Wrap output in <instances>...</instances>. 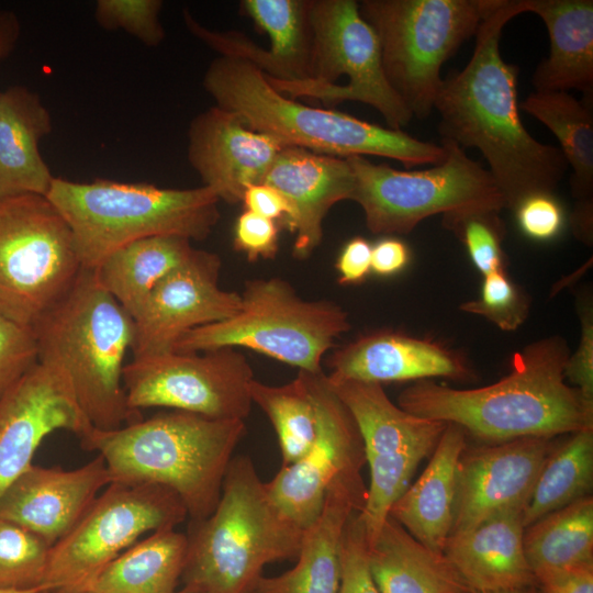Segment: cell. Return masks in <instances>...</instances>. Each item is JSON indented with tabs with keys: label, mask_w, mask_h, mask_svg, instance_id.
<instances>
[{
	"label": "cell",
	"mask_w": 593,
	"mask_h": 593,
	"mask_svg": "<svg viewBox=\"0 0 593 593\" xmlns=\"http://www.w3.org/2000/svg\"><path fill=\"white\" fill-rule=\"evenodd\" d=\"M522 13H527L525 0H494L477 30L468 64L443 79L434 105L441 139L480 150L512 211L529 195L553 193L568 168L559 147L538 142L524 126L519 68L501 55L502 31Z\"/></svg>",
	"instance_id": "6da1fadb"
},
{
	"label": "cell",
	"mask_w": 593,
	"mask_h": 593,
	"mask_svg": "<svg viewBox=\"0 0 593 593\" xmlns=\"http://www.w3.org/2000/svg\"><path fill=\"white\" fill-rule=\"evenodd\" d=\"M570 354L560 336L537 339L515 351L508 373L492 384L456 389L419 380L400 393L398 405L489 444L593 428V402L566 380Z\"/></svg>",
	"instance_id": "7a4b0ae2"
},
{
	"label": "cell",
	"mask_w": 593,
	"mask_h": 593,
	"mask_svg": "<svg viewBox=\"0 0 593 593\" xmlns=\"http://www.w3.org/2000/svg\"><path fill=\"white\" fill-rule=\"evenodd\" d=\"M245 433L242 419L171 410L116 429L92 428L80 445L103 458L112 482L164 485L181 499L190 521H200L216 507Z\"/></svg>",
	"instance_id": "3957f363"
},
{
	"label": "cell",
	"mask_w": 593,
	"mask_h": 593,
	"mask_svg": "<svg viewBox=\"0 0 593 593\" xmlns=\"http://www.w3.org/2000/svg\"><path fill=\"white\" fill-rule=\"evenodd\" d=\"M37 361L59 368L93 428L142 419L126 400L122 374L134 340V318L82 268L71 289L31 327Z\"/></svg>",
	"instance_id": "277c9868"
},
{
	"label": "cell",
	"mask_w": 593,
	"mask_h": 593,
	"mask_svg": "<svg viewBox=\"0 0 593 593\" xmlns=\"http://www.w3.org/2000/svg\"><path fill=\"white\" fill-rule=\"evenodd\" d=\"M203 87L216 107L237 113L250 128L271 136L282 146L342 158L380 156L406 168L434 166L446 157L441 144L291 99L277 91L260 69L240 58H215L204 74Z\"/></svg>",
	"instance_id": "5b68a950"
},
{
	"label": "cell",
	"mask_w": 593,
	"mask_h": 593,
	"mask_svg": "<svg viewBox=\"0 0 593 593\" xmlns=\"http://www.w3.org/2000/svg\"><path fill=\"white\" fill-rule=\"evenodd\" d=\"M184 593H253L266 564L296 559L303 529L271 502L248 456L233 457L220 501L190 521Z\"/></svg>",
	"instance_id": "8992f818"
},
{
	"label": "cell",
	"mask_w": 593,
	"mask_h": 593,
	"mask_svg": "<svg viewBox=\"0 0 593 593\" xmlns=\"http://www.w3.org/2000/svg\"><path fill=\"white\" fill-rule=\"evenodd\" d=\"M46 198L67 222L81 267L96 269L136 240L180 236L203 240L220 219L217 194L209 187L159 188L144 182L55 177Z\"/></svg>",
	"instance_id": "52a82bcc"
},
{
	"label": "cell",
	"mask_w": 593,
	"mask_h": 593,
	"mask_svg": "<svg viewBox=\"0 0 593 593\" xmlns=\"http://www.w3.org/2000/svg\"><path fill=\"white\" fill-rule=\"evenodd\" d=\"M239 294L236 314L188 331L172 350L247 348L299 370L322 372L324 356L350 328L348 313L339 304L304 300L279 277L248 280Z\"/></svg>",
	"instance_id": "ba28073f"
},
{
	"label": "cell",
	"mask_w": 593,
	"mask_h": 593,
	"mask_svg": "<svg viewBox=\"0 0 593 593\" xmlns=\"http://www.w3.org/2000/svg\"><path fill=\"white\" fill-rule=\"evenodd\" d=\"M385 78L413 118L434 110L443 65L477 30L494 0H362Z\"/></svg>",
	"instance_id": "9c48e42d"
},
{
	"label": "cell",
	"mask_w": 593,
	"mask_h": 593,
	"mask_svg": "<svg viewBox=\"0 0 593 593\" xmlns=\"http://www.w3.org/2000/svg\"><path fill=\"white\" fill-rule=\"evenodd\" d=\"M445 159L429 169L401 171L348 156L355 179L351 200L365 214L373 234H409L419 222L437 214L469 210L501 211L505 202L488 169L456 143L441 139Z\"/></svg>",
	"instance_id": "30bf717a"
},
{
	"label": "cell",
	"mask_w": 593,
	"mask_h": 593,
	"mask_svg": "<svg viewBox=\"0 0 593 593\" xmlns=\"http://www.w3.org/2000/svg\"><path fill=\"white\" fill-rule=\"evenodd\" d=\"M81 269L71 231L46 195L0 197V316L31 328Z\"/></svg>",
	"instance_id": "8fae6325"
},
{
	"label": "cell",
	"mask_w": 593,
	"mask_h": 593,
	"mask_svg": "<svg viewBox=\"0 0 593 593\" xmlns=\"http://www.w3.org/2000/svg\"><path fill=\"white\" fill-rule=\"evenodd\" d=\"M313 55L306 80L266 78L282 94L326 107L356 101L374 108L388 127L401 131L413 115L389 85L378 36L355 0H311Z\"/></svg>",
	"instance_id": "7c38bea8"
},
{
	"label": "cell",
	"mask_w": 593,
	"mask_h": 593,
	"mask_svg": "<svg viewBox=\"0 0 593 593\" xmlns=\"http://www.w3.org/2000/svg\"><path fill=\"white\" fill-rule=\"evenodd\" d=\"M188 517L181 499L152 483H110L79 523L51 547L44 585L77 593L113 559L160 529L176 528Z\"/></svg>",
	"instance_id": "4fadbf2b"
},
{
	"label": "cell",
	"mask_w": 593,
	"mask_h": 593,
	"mask_svg": "<svg viewBox=\"0 0 593 593\" xmlns=\"http://www.w3.org/2000/svg\"><path fill=\"white\" fill-rule=\"evenodd\" d=\"M351 413L362 438L370 483L360 512L370 544L393 503L411 484L418 465L430 456L447 423L411 414L394 404L382 384L327 374Z\"/></svg>",
	"instance_id": "5bb4252c"
},
{
	"label": "cell",
	"mask_w": 593,
	"mask_h": 593,
	"mask_svg": "<svg viewBox=\"0 0 593 593\" xmlns=\"http://www.w3.org/2000/svg\"><path fill=\"white\" fill-rule=\"evenodd\" d=\"M253 368L237 348L200 353L174 350L133 358L123 368L128 406L165 407L217 419H242L253 402Z\"/></svg>",
	"instance_id": "9a60e30c"
},
{
	"label": "cell",
	"mask_w": 593,
	"mask_h": 593,
	"mask_svg": "<svg viewBox=\"0 0 593 593\" xmlns=\"http://www.w3.org/2000/svg\"><path fill=\"white\" fill-rule=\"evenodd\" d=\"M310 383L318 412L316 439L301 459L282 466L265 483L275 506L303 530L318 517L332 484L361 475L366 463L358 426L332 389L327 374L310 372Z\"/></svg>",
	"instance_id": "2e32d148"
},
{
	"label": "cell",
	"mask_w": 593,
	"mask_h": 593,
	"mask_svg": "<svg viewBox=\"0 0 593 593\" xmlns=\"http://www.w3.org/2000/svg\"><path fill=\"white\" fill-rule=\"evenodd\" d=\"M221 259L195 248L154 288L134 318L133 358L172 350L188 331L228 318L240 307V294L220 284Z\"/></svg>",
	"instance_id": "e0dca14e"
},
{
	"label": "cell",
	"mask_w": 593,
	"mask_h": 593,
	"mask_svg": "<svg viewBox=\"0 0 593 593\" xmlns=\"http://www.w3.org/2000/svg\"><path fill=\"white\" fill-rule=\"evenodd\" d=\"M92 428L65 372L37 362L0 400V495L48 435L67 430L81 440Z\"/></svg>",
	"instance_id": "ac0fdd59"
},
{
	"label": "cell",
	"mask_w": 593,
	"mask_h": 593,
	"mask_svg": "<svg viewBox=\"0 0 593 593\" xmlns=\"http://www.w3.org/2000/svg\"><path fill=\"white\" fill-rule=\"evenodd\" d=\"M552 438L525 437L465 448L458 467L451 534L506 511L526 508Z\"/></svg>",
	"instance_id": "d6986e66"
},
{
	"label": "cell",
	"mask_w": 593,
	"mask_h": 593,
	"mask_svg": "<svg viewBox=\"0 0 593 593\" xmlns=\"http://www.w3.org/2000/svg\"><path fill=\"white\" fill-rule=\"evenodd\" d=\"M239 9L269 36V49L239 32L210 30L188 10L182 16L188 31L221 56L244 59L273 79H309L313 55L311 0H242Z\"/></svg>",
	"instance_id": "ffe728a7"
},
{
	"label": "cell",
	"mask_w": 593,
	"mask_h": 593,
	"mask_svg": "<svg viewBox=\"0 0 593 593\" xmlns=\"http://www.w3.org/2000/svg\"><path fill=\"white\" fill-rule=\"evenodd\" d=\"M111 482L99 455L70 470L32 465L0 495V518L25 527L53 546L72 530Z\"/></svg>",
	"instance_id": "44dd1931"
},
{
	"label": "cell",
	"mask_w": 593,
	"mask_h": 593,
	"mask_svg": "<svg viewBox=\"0 0 593 593\" xmlns=\"http://www.w3.org/2000/svg\"><path fill=\"white\" fill-rule=\"evenodd\" d=\"M283 146L250 128L235 112L212 107L192 119L188 160L203 181L227 203L242 202L245 190L262 183Z\"/></svg>",
	"instance_id": "7402d4cb"
},
{
	"label": "cell",
	"mask_w": 593,
	"mask_h": 593,
	"mask_svg": "<svg viewBox=\"0 0 593 593\" xmlns=\"http://www.w3.org/2000/svg\"><path fill=\"white\" fill-rule=\"evenodd\" d=\"M332 374L367 382L446 378L469 382L475 373L467 357L444 344L394 331H376L335 349Z\"/></svg>",
	"instance_id": "603a6c76"
},
{
	"label": "cell",
	"mask_w": 593,
	"mask_h": 593,
	"mask_svg": "<svg viewBox=\"0 0 593 593\" xmlns=\"http://www.w3.org/2000/svg\"><path fill=\"white\" fill-rule=\"evenodd\" d=\"M262 183L279 191L292 209L293 256L303 260L323 239V222L333 205L351 200L354 174L345 158L283 146Z\"/></svg>",
	"instance_id": "cb8c5ba5"
},
{
	"label": "cell",
	"mask_w": 593,
	"mask_h": 593,
	"mask_svg": "<svg viewBox=\"0 0 593 593\" xmlns=\"http://www.w3.org/2000/svg\"><path fill=\"white\" fill-rule=\"evenodd\" d=\"M362 477L343 478L327 490L316 521L303 530L295 566L276 577H261L253 593H337L346 525L365 507Z\"/></svg>",
	"instance_id": "d4e9b609"
},
{
	"label": "cell",
	"mask_w": 593,
	"mask_h": 593,
	"mask_svg": "<svg viewBox=\"0 0 593 593\" xmlns=\"http://www.w3.org/2000/svg\"><path fill=\"white\" fill-rule=\"evenodd\" d=\"M524 530V510L502 512L451 534L443 553L472 593L534 586Z\"/></svg>",
	"instance_id": "484cf974"
},
{
	"label": "cell",
	"mask_w": 593,
	"mask_h": 593,
	"mask_svg": "<svg viewBox=\"0 0 593 593\" xmlns=\"http://www.w3.org/2000/svg\"><path fill=\"white\" fill-rule=\"evenodd\" d=\"M466 447L467 433L447 423L427 467L389 511L391 518L435 552H444L451 533L457 467Z\"/></svg>",
	"instance_id": "4316f807"
},
{
	"label": "cell",
	"mask_w": 593,
	"mask_h": 593,
	"mask_svg": "<svg viewBox=\"0 0 593 593\" xmlns=\"http://www.w3.org/2000/svg\"><path fill=\"white\" fill-rule=\"evenodd\" d=\"M49 110L22 85L0 91V197L46 195L54 176L40 152L52 131Z\"/></svg>",
	"instance_id": "83f0119b"
},
{
	"label": "cell",
	"mask_w": 593,
	"mask_h": 593,
	"mask_svg": "<svg viewBox=\"0 0 593 593\" xmlns=\"http://www.w3.org/2000/svg\"><path fill=\"white\" fill-rule=\"evenodd\" d=\"M547 27L550 51L533 75L536 91L593 94V1L525 0Z\"/></svg>",
	"instance_id": "f1b7e54d"
},
{
	"label": "cell",
	"mask_w": 593,
	"mask_h": 593,
	"mask_svg": "<svg viewBox=\"0 0 593 593\" xmlns=\"http://www.w3.org/2000/svg\"><path fill=\"white\" fill-rule=\"evenodd\" d=\"M368 564L380 593H472L444 553L425 547L390 516L368 544Z\"/></svg>",
	"instance_id": "f546056e"
},
{
	"label": "cell",
	"mask_w": 593,
	"mask_h": 593,
	"mask_svg": "<svg viewBox=\"0 0 593 593\" xmlns=\"http://www.w3.org/2000/svg\"><path fill=\"white\" fill-rule=\"evenodd\" d=\"M188 551L176 528L150 533L108 563L77 593H178Z\"/></svg>",
	"instance_id": "4dcf8cb0"
},
{
	"label": "cell",
	"mask_w": 593,
	"mask_h": 593,
	"mask_svg": "<svg viewBox=\"0 0 593 593\" xmlns=\"http://www.w3.org/2000/svg\"><path fill=\"white\" fill-rule=\"evenodd\" d=\"M194 249L184 237H147L118 249L93 271L101 287L135 318L159 281Z\"/></svg>",
	"instance_id": "1f68e13d"
},
{
	"label": "cell",
	"mask_w": 593,
	"mask_h": 593,
	"mask_svg": "<svg viewBox=\"0 0 593 593\" xmlns=\"http://www.w3.org/2000/svg\"><path fill=\"white\" fill-rule=\"evenodd\" d=\"M524 550L536 581L551 573L593 567L592 495L527 526Z\"/></svg>",
	"instance_id": "d6a6232c"
},
{
	"label": "cell",
	"mask_w": 593,
	"mask_h": 593,
	"mask_svg": "<svg viewBox=\"0 0 593 593\" xmlns=\"http://www.w3.org/2000/svg\"><path fill=\"white\" fill-rule=\"evenodd\" d=\"M592 97L578 100L567 91H534L518 104L557 137L572 168L570 186L577 201L593 199Z\"/></svg>",
	"instance_id": "836d02e7"
},
{
	"label": "cell",
	"mask_w": 593,
	"mask_h": 593,
	"mask_svg": "<svg viewBox=\"0 0 593 593\" xmlns=\"http://www.w3.org/2000/svg\"><path fill=\"white\" fill-rule=\"evenodd\" d=\"M545 461L524 511L525 528L540 517L591 495L593 428L573 434Z\"/></svg>",
	"instance_id": "e575fe53"
},
{
	"label": "cell",
	"mask_w": 593,
	"mask_h": 593,
	"mask_svg": "<svg viewBox=\"0 0 593 593\" xmlns=\"http://www.w3.org/2000/svg\"><path fill=\"white\" fill-rule=\"evenodd\" d=\"M251 402L269 418L282 455V466L301 459L314 444L318 432L317 405L310 383V372L299 370L282 385L253 380Z\"/></svg>",
	"instance_id": "d590c367"
},
{
	"label": "cell",
	"mask_w": 593,
	"mask_h": 593,
	"mask_svg": "<svg viewBox=\"0 0 593 593\" xmlns=\"http://www.w3.org/2000/svg\"><path fill=\"white\" fill-rule=\"evenodd\" d=\"M443 226L465 246L473 266L485 277L506 272L507 256L503 249L506 226L500 211L469 209L443 214Z\"/></svg>",
	"instance_id": "8d00e7d4"
},
{
	"label": "cell",
	"mask_w": 593,
	"mask_h": 593,
	"mask_svg": "<svg viewBox=\"0 0 593 593\" xmlns=\"http://www.w3.org/2000/svg\"><path fill=\"white\" fill-rule=\"evenodd\" d=\"M51 547L25 527L0 518V589L43 586Z\"/></svg>",
	"instance_id": "74e56055"
},
{
	"label": "cell",
	"mask_w": 593,
	"mask_h": 593,
	"mask_svg": "<svg viewBox=\"0 0 593 593\" xmlns=\"http://www.w3.org/2000/svg\"><path fill=\"white\" fill-rule=\"evenodd\" d=\"M483 278L480 296L461 303L459 309L484 317L502 331H516L529 315V296L506 272Z\"/></svg>",
	"instance_id": "f35d334b"
},
{
	"label": "cell",
	"mask_w": 593,
	"mask_h": 593,
	"mask_svg": "<svg viewBox=\"0 0 593 593\" xmlns=\"http://www.w3.org/2000/svg\"><path fill=\"white\" fill-rule=\"evenodd\" d=\"M160 0H98L94 19L107 31L123 30L148 47L165 40L159 20Z\"/></svg>",
	"instance_id": "ab89813d"
},
{
	"label": "cell",
	"mask_w": 593,
	"mask_h": 593,
	"mask_svg": "<svg viewBox=\"0 0 593 593\" xmlns=\"http://www.w3.org/2000/svg\"><path fill=\"white\" fill-rule=\"evenodd\" d=\"M337 593H380L369 570L368 540L360 512L353 513L344 532Z\"/></svg>",
	"instance_id": "60d3db41"
},
{
	"label": "cell",
	"mask_w": 593,
	"mask_h": 593,
	"mask_svg": "<svg viewBox=\"0 0 593 593\" xmlns=\"http://www.w3.org/2000/svg\"><path fill=\"white\" fill-rule=\"evenodd\" d=\"M37 362L32 329L0 316V400Z\"/></svg>",
	"instance_id": "b9f144b4"
},
{
	"label": "cell",
	"mask_w": 593,
	"mask_h": 593,
	"mask_svg": "<svg viewBox=\"0 0 593 593\" xmlns=\"http://www.w3.org/2000/svg\"><path fill=\"white\" fill-rule=\"evenodd\" d=\"M513 212L521 231L536 240L556 237L563 226V209L553 193L529 195Z\"/></svg>",
	"instance_id": "7bdbcfd3"
},
{
	"label": "cell",
	"mask_w": 593,
	"mask_h": 593,
	"mask_svg": "<svg viewBox=\"0 0 593 593\" xmlns=\"http://www.w3.org/2000/svg\"><path fill=\"white\" fill-rule=\"evenodd\" d=\"M578 314L580 342L567 360L564 376L571 387L578 389L589 402H593V310L588 295L578 301Z\"/></svg>",
	"instance_id": "ee69618b"
},
{
	"label": "cell",
	"mask_w": 593,
	"mask_h": 593,
	"mask_svg": "<svg viewBox=\"0 0 593 593\" xmlns=\"http://www.w3.org/2000/svg\"><path fill=\"white\" fill-rule=\"evenodd\" d=\"M234 248L251 262L273 259L279 249L278 223L245 210L235 224Z\"/></svg>",
	"instance_id": "f6af8a7d"
},
{
	"label": "cell",
	"mask_w": 593,
	"mask_h": 593,
	"mask_svg": "<svg viewBox=\"0 0 593 593\" xmlns=\"http://www.w3.org/2000/svg\"><path fill=\"white\" fill-rule=\"evenodd\" d=\"M372 245L363 237L356 236L343 247L337 261L338 282L356 284L365 280L371 271Z\"/></svg>",
	"instance_id": "bcb514c9"
},
{
	"label": "cell",
	"mask_w": 593,
	"mask_h": 593,
	"mask_svg": "<svg viewBox=\"0 0 593 593\" xmlns=\"http://www.w3.org/2000/svg\"><path fill=\"white\" fill-rule=\"evenodd\" d=\"M242 202L245 210L277 223L281 221L284 225L292 216V209L284 197L266 183L249 186L243 194Z\"/></svg>",
	"instance_id": "7dc6e473"
},
{
	"label": "cell",
	"mask_w": 593,
	"mask_h": 593,
	"mask_svg": "<svg viewBox=\"0 0 593 593\" xmlns=\"http://www.w3.org/2000/svg\"><path fill=\"white\" fill-rule=\"evenodd\" d=\"M411 259L407 245L399 238L384 237L372 246L371 270L388 277L402 271Z\"/></svg>",
	"instance_id": "c3c4849f"
},
{
	"label": "cell",
	"mask_w": 593,
	"mask_h": 593,
	"mask_svg": "<svg viewBox=\"0 0 593 593\" xmlns=\"http://www.w3.org/2000/svg\"><path fill=\"white\" fill-rule=\"evenodd\" d=\"M538 593H593V567L551 573L536 581Z\"/></svg>",
	"instance_id": "681fc988"
},
{
	"label": "cell",
	"mask_w": 593,
	"mask_h": 593,
	"mask_svg": "<svg viewBox=\"0 0 593 593\" xmlns=\"http://www.w3.org/2000/svg\"><path fill=\"white\" fill-rule=\"evenodd\" d=\"M574 236L586 245L593 242V199L577 201L571 215Z\"/></svg>",
	"instance_id": "f907efd6"
},
{
	"label": "cell",
	"mask_w": 593,
	"mask_h": 593,
	"mask_svg": "<svg viewBox=\"0 0 593 593\" xmlns=\"http://www.w3.org/2000/svg\"><path fill=\"white\" fill-rule=\"evenodd\" d=\"M21 34V24L16 14L0 9V60L7 58L15 48Z\"/></svg>",
	"instance_id": "816d5d0a"
},
{
	"label": "cell",
	"mask_w": 593,
	"mask_h": 593,
	"mask_svg": "<svg viewBox=\"0 0 593 593\" xmlns=\"http://www.w3.org/2000/svg\"><path fill=\"white\" fill-rule=\"evenodd\" d=\"M534 586H526V588H518V589H511V590H503V591H495V592H481V593H538Z\"/></svg>",
	"instance_id": "f5cc1de1"
},
{
	"label": "cell",
	"mask_w": 593,
	"mask_h": 593,
	"mask_svg": "<svg viewBox=\"0 0 593 593\" xmlns=\"http://www.w3.org/2000/svg\"><path fill=\"white\" fill-rule=\"evenodd\" d=\"M49 590L47 586H38L30 590H22V591H13V590H2L0 589V593H40L42 591Z\"/></svg>",
	"instance_id": "db71d44e"
},
{
	"label": "cell",
	"mask_w": 593,
	"mask_h": 593,
	"mask_svg": "<svg viewBox=\"0 0 593 593\" xmlns=\"http://www.w3.org/2000/svg\"><path fill=\"white\" fill-rule=\"evenodd\" d=\"M40 593H74V592H66V591H60V590H46Z\"/></svg>",
	"instance_id": "11a10c76"
},
{
	"label": "cell",
	"mask_w": 593,
	"mask_h": 593,
	"mask_svg": "<svg viewBox=\"0 0 593 593\" xmlns=\"http://www.w3.org/2000/svg\"><path fill=\"white\" fill-rule=\"evenodd\" d=\"M178 593H184V592H181V591L179 590V592H178Z\"/></svg>",
	"instance_id": "9f6ffc18"
}]
</instances>
